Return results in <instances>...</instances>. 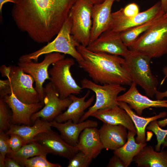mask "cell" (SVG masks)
<instances>
[{"instance_id":"6da1fadb","label":"cell","mask_w":167,"mask_h":167,"mask_svg":"<svg viewBox=\"0 0 167 167\" xmlns=\"http://www.w3.org/2000/svg\"><path fill=\"white\" fill-rule=\"evenodd\" d=\"M77 0H17L11 14L17 28L34 41L50 42Z\"/></svg>"},{"instance_id":"7a4b0ae2","label":"cell","mask_w":167,"mask_h":167,"mask_svg":"<svg viewBox=\"0 0 167 167\" xmlns=\"http://www.w3.org/2000/svg\"><path fill=\"white\" fill-rule=\"evenodd\" d=\"M76 49L83 58L77 62L78 66L88 73L94 83L101 85H131L132 80L122 66L124 58L104 52H92L80 44Z\"/></svg>"},{"instance_id":"3957f363","label":"cell","mask_w":167,"mask_h":167,"mask_svg":"<svg viewBox=\"0 0 167 167\" xmlns=\"http://www.w3.org/2000/svg\"><path fill=\"white\" fill-rule=\"evenodd\" d=\"M128 48L131 51L145 54L151 58L167 54V17L162 16Z\"/></svg>"},{"instance_id":"277c9868","label":"cell","mask_w":167,"mask_h":167,"mask_svg":"<svg viewBox=\"0 0 167 167\" xmlns=\"http://www.w3.org/2000/svg\"><path fill=\"white\" fill-rule=\"evenodd\" d=\"M124 58L123 66L132 81L143 89L148 96L153 98L158 91V82L152 72L150 65L151 58L143 54L131 51Z\"/></svg>"},{"instance_id":"5b68a950","label":"cell","mask_w":167,"mask_h":167,"mask_svg":"<svg viewBox=\"0 0 167 167\" xmlns=\"http://www.w3.org/2000/svg\"><path fill=\"white\" fill-rule=\"evenodd\" d=\"M72 25V21L69 14L56 37L53 41L36 51L21 56L19 62L32 60L37 62L40 56L54 52L69 55L77 62L83 60L82 57L76 49V47L79 44L74 40L71 35Z\"/></svg>"},{"instance_id":"8992f818","label":"cell","mask_w":167,"mask_h":167,"mask_svg":"<svg viewBox=\"0 0 167 167\" xmlns=\"http://www.w3.org/2000/svg\"><path fill=\"white\" fill-rule=\"evenodd\" d=\"M93 6L87 0H77L70 12L72 21L71 35L77 43L85 47L90 43Z\"/></svg>"},{"instance_id":"52a82bcc","label":"cell","mask_w":167,"mask_h":167,"mask_svg":"<svg viewBox=\"0 0 167 167\" xmlns=\"http://www.w3.org/2000/svg\"><path fill=\"white\" fill-rule=\"evenodd\" d=\"M75 64L74 60L66 58L52 64L48 72L51 82L59 95V98L64 99L71 94H79L83 89L73 77L70 71Z\"/></svg>"},{"instance_id":"ba28073f","label":"cell","mask_w":167,"mask_h":167,"mask_svg":"<svg viewBox=\"0 0 167 167\" xmlns=\"http://www.w3.org/2000/svg\"><path fill=\"white\" fill-rule=\"evenodd\" d=\"M82 89H88L94 92L96 100L94 105L88 108V110L80 119L79 122L86 120L97 110L107 109L118 105L117 98L118 94L125 91L126 88L122 85L115 84L99 85L86 78L81 81Z\"/></svg>"},{"instance_id":"9c48e42d","label":"cell","mask_w":167,"mask_h":167,"mask_svg":"<svg viewBox=\"0 0 167 167\" xmlns=\"http://www.w3.org/2000/svg\"><path fill=\"white\" fill-rule=\"evenodd\" d=\"M165 13L160 1L132 17L125 16L123 12V8H121L111 13L107 28L102 33L119 34L144 23L156 16L164 15Z\"/></svg>"},{"instance_id":"30bf717a","label":"cell","mask_w":167,"mask_h":167,"mask_svg":"<svg viewBox=\"0 0 167 167\" xmlns=\"http://www.w3.org/2000/svg\"><path fill=\"white\" fill-rule=\"evenodd\" d=\"M7 79L10 82L11 93L20 101L28 104L41 102L40 95L33 87L35 82L33 78L24 72L18 66H11Z\"/></svg>"},{"instance_id":"8fae6325","label":"cell","mask_w":167,"mask_h":167,"mask_svg":"<svg viewBox=\"0 0 167 167\" xmlns=\"http://www.w3.org/2000/svg\"><path fill=\"white\" fill-rule=\"evenodd\" d=\"M65 58L64 54L54 52L45 55L44 59L39 63L30 60L19 62L17 63L18 66L24 72L33 78L35 83V88L40 95L41 102L44 104L45 93L43 84L47 79L50 80L49 67L50 65Z\"/></svg>"},{"instance_id":"7c38bea8","label":"cell","mask_w":167,"mask_h":167,"mask_svg":"<svg viewBox=\"0 0 167 167\" xmlns=\"http://www.w3.org/2000/svg\"><path fill=\"white\" fill-rule=\"evenodd\" d=\"M44 89V105L41 110L32 115L31 117L32 123H34L38 118L49 122L53 121L62 111L66 109L72 102L70 95L65 99H60L51 82L45 84Z\"/></svg>"},{"instance_id":"4fadbf2b","label":"cell","mask_w":167,"mask_h":167,"mask_svg":"<svg viewBox=\"0 0 167 167\" xmlns=\"http://www.w3.org/2000/svg\"><path fill=\"white\" fill-rule=\"evenodd\" d=\"M33 140L37 142L49 154L62 157L70 160L79 152L76 147L72 146L65 142L60 135L52 129L40 133Z\"/></svg>"},{"instance_id":"5bb4252c","label":"cell","mask_w":167,"mask_h":167,"mask_svg":"<svg viewBox=\"0 0 167 167\" xmlns=\"http://www.w3.org/2000/svg\"><path fill=\"white\" fill-rule=\"evenodd\" d=\"M3 98L11 109V122L13 124L32 125V116L44 105L41 102L31 104L24 103L18 99L12 92Z\"/></svg>"},{"instance_id":"9a60e30c","label":"cell","mask_w":167,"mask_h":167,"mask_svg":"<svg viewBox=\"0 0 167 167\" xmlns=\"http://www.w3.org/2000/svg\"><path fill=\"white\" fill-rule=\"evenodd\" d=\"M137 85L132 82L128 90L118 96L117 101L126 103L140 116L144 109L150 107L167 108V100H151L141 94L137 89Z\"/></svg>"},{"instance_id":"2e32d148","label":"cell","mask_w":167,"mask_h":167,"mask_svg":"<svg viewBox=\"0 0 167 167\" xmlns=\"http://www.w3.org/2000/svg\"><path fill=\"white\" fill-rule=\"evenodd\" d=\"M86 48L92 52H104L121 56L124 58L129 55L131 52L122 41L119 34L102 33Z\"/></svg>"},{"instance_id":"e0dca14e","label":"cell","mask_w":167,"mask_h":167,"mask_svg":"<svg viewBox=\"0 0 167 167\" xmlns=\"http://www.w3.org/2000/svg\"><path fill=\"white\" fill-rule=\"evenodd\" d=\"M120 0H105L101 4L93 5L90 44L107 29L111 18L113 4L115 1Z\"/></svg>"},{"instance_id":"ac0fdd59","label":"cell","mask_w":167,"mask_h":167,"mask_svg":"<svg viewBox=\"0 0 167 167\" xmlns=\"http://www.w3.org/2000/svg\"><path fill=\"white\" fill-rule=\"evenodd\" d=\"M51 126L56 128L60 132L63 140L69 145L76 147L79 141L81 133L86 128L97 127L98 122L96 121L87 120L78 123L71 120L63 122H58L55 120L50 122Z\"/></svg>"},{"instance_id":"d6986e66","label":"cell","mask_w":167,"mask_h":167,"mask_svg":"<svg viewBox=\"0 0 167 167\" xmlns=\"http://www.w3.org/2000/svg\"><path fill=\"white\" fill-rule=\"evenodd\" d=\"M127 129L122 125H102L99 129L104 149L114 150L123 146L127 140Z\"/></svg>"},{"instance_id":"ffe728a7","label":"cell","mask_w":167,"mask_h":167,"mask_svg":"<svg viewBox=\"0 0 167 167\" xmlns=\"http://www.w3.org/2000/svg\"><path fill=\"white\" fill-rule=\"evenodd\" d=\"M76 147L89 158L92 160L96 158L104 149L99 130L96 127L85 129L81 133Z\"/></svg>"},{"instance_id":"44dd1931","label":"cell","mask_w":167,"mask_h":167,"mask_svg":"<svg viewBox=\"0 0 167 167\" xmlns=\"http://www.w3.org/2000/svg\"><path fill=\"white\" fill-rule=\"evenodd\" d=\"M90 92V90H88L85 94L81 97H77L74 94L70 95L72 102L66 110L56 117L54 120L58 122H65L69 120H71L74 123L79 122L85 113V110L90 107L94 100L95 96L93 95L85 101Z\"/></svg>"},{"instance_id":"7402d4cb","label":"cell","mask_w":167,"mask_h":167,"mask_svg":"<svg viewBox=\"0 0 167 167\" xmlns=\"http://www.w3.org/2000/svg\"><path fill=\"white\" fill-rule=\"evenodd\" d=\"M90 116L96 118L104 123L122 125L128 131L136 132L135 125L130 116L118 105L107 109L97 110Z\"/></svg>"},{"instance_id":"603a6c76","label":"cell","mask_w":167,"mask_h":167,"mask_svg":"<svg viewBox=\"0 0 167 167\" xmlns=\"http://www.w3.org/2000/svg\"><path fill=\"white\" fill-rule=\"evenodd\" d=\"M138 167H167V151H155L151 145L144 146L133 159Z\"/></svg>"},{"instance_id":"cb8c5ba5","label":"cell","mask_w":167,"mask_h":167,"mask_svg":"<svg viewBox=\"0 0 167 167\" xmlns=\"http://www.w3.org/2000/svg\"><path fill=\"white\" fill-rule=\"evenodd\" d=\"M33 126H19L11 123L9 129L6 132L7 135L11 134H18L26 141L27 143L32 141L34 137L39 133L51 130L49 122L40 118H37Z\"/></svg>"},{"instance_id":"d4e9b609","label":"cell","mask_w":167,"mask_h":167,"mask_svg":"<svg viewBox=\"0 0 167 167\" xmlns=\"http://www.w3.org/2000/svg\"><path fill=\"white\" fill-rule=\"evenodd\" d=\"M118 105L127 112L131 119L136 131L137 136L135 139V141L138 143H146L145 130L147 126L151 121L164 118L167 115V112L163 111L151 117H142L133 112L126 103L120 101L118 102Z\"/></svg>"},{"instance_id":"484cf974","label":"cell","mask_w":167,"mask_h":167,"mask_svg":"<svg viewBox=\"0 0 167 167\" xmlns=\"http://www.w3.org/2000/svg\"><path fill=\"white\" fill-rule=\"evenodd\" d=\"M136 134V132L128 131L126 142L120 148L113 150L114 154L119 157L126 167L130 165L134 157L147 145L146 143H138L136 142L134 138Z\"/></svg>"},{"instance_id":"4316f807","label":"cell","mask_w":167,"mask_h":167,"mask_svg":"<svg viewBox=\"0 0 167 167\" xmlns=\"http://www.w3.org/2000/svg\"><path fill=\"white\" fill-rule=\"evenodd\" d=\"M49 154L46 150L36 141L25 144L17 151L7 154L6 156L15 159L18 162L34 156Z\"/></svg>"},{"instance_id":"83f0119b","label":"cell","mask_w":167,"mask_h":167,"mask_svg":"<svg viewBox=\"0 0 167 167\" xmlns=\"http://www.w3.org/2000/svg\"><path fill=\"white\" fill-rule=\"evenodd\" d=\"M156 16L149 21L119 33V36L124 44L128 47L143 33L156 23L164 15Z\"/></svg>"},{"instance_id":"f1b7e54d","label":"cell","mask_w":167,"mask_h":167,"mask_svg":"<svg viewBox=\"0 0 167 167\" xmlns=\"http://www.w3.org/2000/svg\"><path fill=\"white\" fill-rule=\"evenodd\" d=\"M47 155L43 154L21 160L18 163L22 166L26 167H61L58 163H53L46 159Z\"/></svg>"},{"instance_id":"f546056e","label":"cell","mask_w":167,"mask_h":167,"mask_svg":"<svg viewBox=\"0 0 167 167\" xmlns=\"http://www.w3.org/2000/svg\"><path fill=\"white\" fill-rule=\"evenodd\" d=\"M7 106L3 98L0 97V133L7 132L11 124V115H10Z\"/></svg>"},{"instance_id":"4dcf8cb0","label":"cell","mask_w":167,"mask_h":167,"mask_svg":"<svg viewBox=\"0 0 167 167\" xmlns=\"http://www.w3.org/2000/svg\"><path fill=\"white\" fill-rule=\"evenodd\" d=\"M146 128L148 130L152 131L156 135L157 144L155 147V150L157 152L160 151L161 146L167 135V129H162L158 125L157 120L151 121Z\"/></svg>"},{"instance_id":"1f68e13d","label":"cell","mask_w":167,"mask_h":167,"mask_svg":"<svg viewBox=\"0 0 167 167\" xmlns=\"http://www.w3.org/2000/svg\"><path fill=\"white\" fill-rule=\"evenodd\" d=\"M92 159L89 158L82 152L79 151L74 156L69 160L68 167H88Z\"/></svg>"},{"instance_id":"d6a6232c","label":"cell","mask_w":167,"mask_h":167,"mask_svg":"<svg viewBox=\"0 0 167 167\" xmlns=\"http://www.w3.org/2000/svg\"><path fill=\"white\" fill-rule=\"evenodd\" d=\"M8 135L6 133H0V167H5L4 161L6 155L12 150L11 148L9 143Z\"/></svg>"},{"instance_id":"836d02e7","label":"cell","mask_w":167,"mask_h":167,"mask_svg":"<svg viewBox=\"0 0 167 167\" xmlns=\"http://www.w3.org/2000/svg\"><path fill=\"white\" fill-rule=\"evenodd\" d=\"M10 135L8 143L13 151H17L24 145L27 143L23 138L18 134H11Z\"/></svg>"},{"instance_id":"e575fe53","label":"cell","mask_w":167,"mask_h":167,"mask_svg":"<svg viewBox=\"0 0 167 167\" xmlns=\"http://www.w3.org/2000/svg\"><path fill=\"white\" fill-rule=\"evenodd\" d=\"M139 11L138 6L135 3L129 4L123 8L124 14L126 17L129 18L135 16L139 13Z\"/></svg>"},{"instance_id":"d590c367","label":"cell","mask_w":167,"mask_h":167,"mask_svg":"<svg viewBox=\"0 0 167 167\" xmlns=\"http://www.w3.org/2000/svg\"><path fill=\"white\" fill-rule=\"evenodd\" d=\"M11 91L9 79L0 80V97L11 94Z\"/></svg>"},{"instance_id":"8d00e7d4","label":"cell","mask_w":167,"mask_h":167,"mask_svg":"<svg viewBox=\"0 0 167 167\" xmlns=\"http://www.w3.org/2000/svg\"><path fill=\"white\" fill-rule=\"evenodd\" d=\"M107 167H126V166L119 157L114 154L110 159Z\"/></svg>"},{"instance_id":"74e56055","label":"cell","mask_w":167,"mask_h":167,"mask_svg":"<svg viewBox=\"0 0 167 167\" xmlns=\"http://www.w3.org/2000/svg\"><path fill=\"white\" fill-rule=\"evenodd\" d=\"M162 71L165 77L162 81L161 84L163 83L165 78L167 77V66H165L163 68ZM155 95L156 100H162L165 97L167 98V90L163 92H160L158 91Z\"/></svg>"},{"instance_id":"f35d334b","label":"cell","mask_w":167,"mask_h":167,"mask_svg":"<svg viewBox=\"0 0 167 167\" xmlns=\"http://www.w3.org/2000/svg\"><path fill=\"white\" fill-rule=\"evenodd\" d=\"M5 167H22L15 159L6 156L4 161Z\"/></svg>"},{"instance_id":"ab89813d","label":"cell","mask_w":167,"mask_h":167,"mask_svg":"<svg viewBox=\"0 0 167 167\" xmlns=\"http://www.w3.org/2000/svg\"><path fill=\"white\" fill-rule=\"evenodd\" d=\"M11 69V66H7L5 65L1 66L0 68V71L2 76L7 78L9 76Z\"/></svg>"},{"instance_id":"60d3db41","label":"cell","mask_w":167,"mask_h":167,"mask_svg":"<svg viewBox=\"0 0 167 167\" xmlns=\"http://www.w3.org/2000/svg\"><path fill=\"white\" fill-rule=\"evenodd\" d=\"M17 0H0V11L2 13V7L3 5L7 2H11L15 3L16 2Z\"/></svg>"},{"instance_id":"b9f144b4","label":"cell","mask_w":167,"mask_h":167,"mask_svg":"<svg viewBox=\"0 0 167 167\" xmlns=\"http://www.w3.org/2000/svg\"><path fill=\"white\" fill-rule=\"evenodd\" d=\"M159 126L161 128L165 127L167 126V118L161 120L157 121Z\"/></svg>"},{"instance_id":"7bdbcfd3","label":"cell","mask_w":167,"mask_h":167,"mask_svg":"<svg viewBox=\"0 0 167 167\" xmlns=\"http://www.w3.org/2000/svg\"><path fill=\"white\" fill-rule=\"evenodd\" d=\"M93 5L99 4L103 2L105 0H87Z\"/></svg>"},{"instance_id":"ee69618b","label":"cell","mask_w":167,"mask_h":167,"mask_svg":"<svg viewBox=\"0 0 167 167\" xmlns=\"http://www.w3.org/2000/svg\"><path fill=\"white\" fill-rule=\"evenodd\" d=\"M162 6L165 13L167 11V0H161Z\"/></svg>"},{"instance_id":"f6af8a7d","label":"cell","mask_w":167,"mask_h":167,"mask_svg":"<svg viewBox=\"0 0 167 167\" xmlns=\"http://www.w3.org/2000/svg\"><path fill=\"white\" fill-rule=\"evenodd\" d=\"M162 149H163L165 147H167V135L165 139L164 142L162 144Z\"/></svg>"},{"instance_id":"bcb514c9","label":"cell","mask_w":167,"mask_h":167,"mask_svg":"<svg viewBox=\"0 0 167 167\" xmlns=\"http://www.w3.org/2000/svg\"><path fill=\"white\" fill-rule=\"evenodd\" d=\"M164 16V17H167V11L165 14Z\"/></svg>"}]
</instances>
